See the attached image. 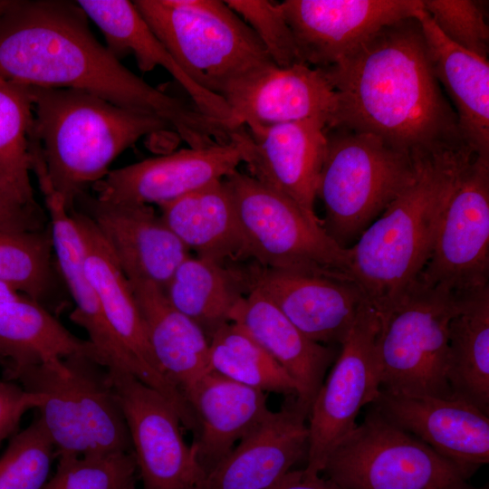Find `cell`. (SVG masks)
<instances>
[{
    "mask_svg": "<svg viewBox=\"0 0 489 489\" xmlns=\"http://www.w3.org/2000/svg\"><path fill=\"white\" fill-rule=\"evenodd\" d=\"M0 78L30 86L75 89L167 121L189 148H202L217 123L121 64L93 35L76 2L13 0L0 14Z\"/></svg>",
    "mask_w": 489,
    "mask_h": 489,
    "instance_id": "1",
    "label": "cell"
},
{
    "mask_svg": "<svg viewBox=\"0 0 489 489\" xmlns=\"http://www.w3.org/2000/svg\"><path fill=\"white\" fill-rule=\"evenodd\" d=\"M322 70L338 96L328 129L372 133L414 161L469 147L435 76L416 17L384 27Z\"/></svg>",
    "mask_w": 489,
    "mask_h": 489,
    "instance_id": "2",
    "label": "cell"
},
{
    "mask_svg": "<svg viewBox=\"0 0 489 489\" xmlns=\"http://www.w3.org/2000/svg\"><path fill=\"white\" fill-rule=\"evenodd\" d=\"M473 154L465 147L417 160L414 181L346 248L349 277L377 311L419 283L454 181Z\"/></svg>",
    "mask_w": 489,
    "mask_h": 489,
    "instance_id": "3",
    "label": "cell"
},
{
    "mask_svg": "<svg viewBox=\"0 0 489 489\" xmlns=\"http://www.w3.org/2000/svg\"><path fill=\"white\" fill-rule=\"evenodd\" d=\"M31 136L51 187L72 209L85 189L101 180L112 161L141 137L172 127L147 111L118 106L92 93L30 86Z\"/></svg>",
    "mask_w": 489,
    "mask_h": 489,
    "instance_id": "4",
    "label": "cell"
},
{
    "mask_svg": "<svg viewBox=\"0 0 489 489\" xmlns=\"http://www.w3.org/2000/svg\"><path fill=\"white\" fill-rule=\"evenodd\" d=\"M4 375L43 397L38 417L58 457L132 454L109 370L97 360L72 355L50 364L6 368Z\"/></svg>",
    "mask_w": 489,
    "mask_h": 489,
    "instance_id": "5",
    "label": "cell"
},
{
    "mask_svg": "<svg viewBox=\"0 0 489 489\" xmlns=\"http://www.w3.org/2000/svg\"><path fill=\"white\" fill-rule=\"evenodd\" d=\"M326 140L317 187L321 226L348 248L414 181L417 161L369 132L326 128Z\"/></svg>",
    "mask_w": 489,
    "mask_h": 489,
    "instance_id": "6",
    "label": "cell"
},
{
    "mask_svg": "<svg viewBox=\"0 0 489 489\" xmlns=\"http://www.w3.org/2000/svg\"><path fill=\"white\" fill-rule=\"evenodd\" d=\"M184 72L221 97L234 82L273 63L250 26L221 0H136Z\"/></svg>",
    "mask_w": 489,
    "mask_h": 489,
    "instance_id": "7",
    "label": "cell"
},
{
    "mask_svg": "<svg viewBox=\"0 0 489 489\" xmlns=\"http://www.w3.org/2000/svg\"><path fill=\"white\" fill-rule=\"evenodd\" d=\"M418 283L378 311L376 353L381 389L405 395H455L446 379L449 326L461 297Z\"/></svg>",
    "mask_w": 489,
    "mask_h": 489,
    "instance_id": "8",
    "label": "cell"
},
{
    "mask_svg": "<svg viewBox=\"0 0 489 489\" xmlns=\"http://www.w3.org/2000/svg\"><path fill=\"white\" fill-rule=\"evenodd\" d=\"M224 181L232 194L251 262L270 269L351 281L346 248L291 199L237 170Z\"/></svg>",
    "mask_w": 489,
    "mask_h": 489,
    "instance_id": "9",
    "label": "cell"
},
{
    "mask_svg": "<svg viewBox=\"0 0 489 489\" xmlns=\"http://www.w3.org/2000/svg\"><path fill=\"white\" fill-rule=\"evenodd\" d=\"M322 472L342 489H441L469 476L373 407Z\"/></svg>",
    "mask_w": 489,
    "mask_h": 489,
    "instance_id": "10",
    "label": "cell"
},
{
    "mask_svg": "<svg viewBox=\"0 0 489 489\" xmlns=\"http://www.w3.org/2000/svg\"><path fill=\"white\" fill-rule=\"evenodd\" d=\"M378 311L367 302L358 313L308 414L309 475H319L335 446L357 426L361 408L379 398L381 385L376 353Z\"/></svg>",
    "mask_w": 489,
    "mask_h": 489,
    "instance_id": "11",
    "label": "cell"
},
{
    "mask_svg": "<svg viewBox=\"0 0 489 489\" xmlns=\"http://www.w3.org/2000/svg\"><path fill=\"white\" fill-rule=\"evenodd\" d=\"M489 158L473 154L459 170L419 283L455 295L488 284Z\"/></svg>",
    "mask_w": 489,
    "mask_h": 489,
    "instance_id": "12",
    "label": "cell"
},
{
    "mask_svg": "<svg viewBox=\"0 0 489 489\" xmlns=\"http://www.w3.org/2000/svg\"><path fill=\"white\" fill-rule=\"evenodd\" d=\"M129 429L143 489H202L206 473L181 421L159 392L131 373L108 369Z\"/></svg>",
    "mask_w": 489,
    "mask_h": 489,
    "instance_id": "13",
    "label": "cell"
},
{
    "mask_svg": "<svg viewBox=\"0 0 489 489\" xmlns=\"http://www.w3.org/2000/svg\"><path fill=\"white\" fill-rule=\"evenodd\" d=\"M300 61L336 65L384 27L416 17L422 0H284L279 2Z\"/></svg>",
    "mask_w": 489,
    "mask_h": 489,
    "instance_id": "14",
    "label": "cell"
},
{
    "mask_svg": "<svg viewBox=\"0 0 489 489\" xmlns=\"http://www.w3.org/2000/svg\"><path fill=\"white\" fill-rule=\"evenodd\" d=\"M326 124L311 119L230 132L250 176L291 199L312 221L326 150Z\"/></svg>",
    "mask_w": 489,
    "mask_h": 489,
    "instance_id": "15",
    "label": "cell"
},
{
    "mask_svg": "<svg viewBox=\"0 0 489 489\" xmlns=\"http://www.w3.org/2000/svg\"><path fill=\"white\" fill-rule=\"evenodd\" d=\"M71 211L83 241L85 273L110 328L134 362L137 379L165 397L182 425L191 427L193 412L183 393L166 377L154 358L127 276L92 220L86 214Z\"/></svg>",
    "mask_w": 489,
    "mask_h": 489,
    "instance_id": "16",
    "label": "cell"
},
{
    "mask_svg": "<svg viewBox=\"0 0 489 489\" xmlns=\"http://www.w3.org/2000/svg\"><path fill=\"white\" fill-rule=\"evenodd\" d=\"M221 98L231 116V131L316 119L330 126L337 92L321 68L305 63H271L230 84Z\"/></svg>",
    "mask_w": 489,
    "mask_h": 489,
    "instance_id": "17",
    "label": "cell"
},
{
    "mask_svg": "<svg viewBox=\"0 0 489 489\" xmlns=\"http://www.w3.org/2000/svg\"><path fill=\"white\" fill-rule=\"evenodd\" d=\"M372 407L469 476L489 462L488 414L463 398L381 389Z\"/></svg>",
    "mask_w": 489,
    "mask_h": 489,
    "instance_id": "18",
    "label": "cell"
},
{
    "mask_svg": "<svg viewBox=\"0 0 489 489\" xmlns=\"http://www.w3.org/2000/svg\"><path fill=\"white\" fill-rule=\"evenodd\" d=\"M243 163L232 143L185 149L109 171L92 187L101 201L158 206L216 180Z\"/></svg>",
    "mask_w": 489,
    "mask_h": 489,
    "instance_id": "19",
    "label": "cell"
},
{
    "mask_svg": "<svg viewBox=\"0 0 489 489\" xmlns=\"http://www.w3.org/2000/svg\"><path fill=\"white\" fill-rule=\"evenodd\" d=\"M250 290L256 289L307 338L341 344L369 302L356 283L324 276L265 268L249 262Z\"/></svg>",
    "mask_w": 489,
    "mask_h": 489,
    "instance_id": "20",
    "label": "cell"
},
{
    "mask_svg": "<svg viewBox=\"0 0 489 489\" xmlns=\"http://www.w3.org/2000/svg\"><path fill=\"white\" fill-rule=\"evenodd\" d=\"M76 200L85 203L86 215L128 279L148 281L164 290L189 256V250L150 205L105 202L85 193Z\"/></svg>",
    "mask_w": 489,
    "mask_h": 489,
    "instance_id": "21",
    "label": "cell"
},
{
    "mask_svg": "<svg viewBox=\"0 0 489 489\" xmlns=\"http://www.w3.org/2000/svg\"><path fill=\"white\" fill-rule=\"evenodd\" d=\"M307 415L292 405L272 411L207 473L202 489H266L307 456Z\"/></svg>",
    "mask_w": 489,
    "mask_h": 489,
    "instance_id": "22",
    "label": "cell"
},
{
    "mask_svg": "<svg viewBox=\"0 0 489 489\" xmlns=\"http://www.w3.org/2000/svg\"><path fill=\"white\" fill-rule=\"evenodd\" d=\"M184 396L197 421L192 446L206 475L272 412L264 392L213 370L199 378Z\"/></svg>",
    "mask_w": 489,
    "mask_h": 489,
    "instance_id": "23",
    "label": "cell"
},
{
    "mask_svg": "<svg viewBox=\"0 0 489 489\" xmlns=\"http://www.w3.org/2000/svg\"><path fill=\"white\" fill-rule=\"evenodd\" d=\"M37 180L48 211L57 265L75 303L71 321L84 329L107 369L125 370L136 377L134 362L110 328L85 273L83 241L71 209L45 175Z\"/></svg>",
    "mask_w": 489,
    "mask_h": 489,
    "instance_id": "24",
    "label": "cell"
},
{
    "mask_svg": "<svg viewBox=\"0 0 489 489\" xmlns=\"http://www.w3.org/2000/svg\"><path fill=\"white\" fill-rule=\"evenodd\" d=\"M230 322L251 335L294 380V404L308 417L335 350L307 338L256 289L238 302Z\"/></svg>",
    "mask_w": 489,
    "mask_h": 489,
    "instance_id": "25",
    "label": "cell"
},
{
    "mask_svg": "<svg viewBox=\"0 0 489 489\" xmlns=\"http://www.w3.org/2000/svg\"><path fill=\"white\" fill-rule=\"evenodd\" d=\"M102 32L109 52L119 61L132 54L141 72L165 68L186 90L197 109L230 130L231 116L225 101L197 85L153 33L133 1L76 2Z\"/></svg>",
    "mask_w": 489,
    "mask_h": 489,
    "instance_id": "26",
    "label": "cell"
},
{
    "mask_svg": "<svg viewBox=\"0 0 489 489\" xmlns=\"http://www.w3.org/2000/svg\"><path fill=\"white\" fill-rule=\"evenodd\" d=\"M422 28L435 76L449 96L466 144L489 158V62L448 40L422 8Z\"/></svg>",
    "mask_w": 489,
    "mask_h": 489,
    "instance_id": "27",
    "label": "cell"
},
{
    "mask_svg": "<svg viewBox=\"0 0 489 489\" xmlns=\"http://www.w3.org/2000/svg\"><path fill=\"white\" fill-rule=\"evenodd\" d=\"M158 206L167 225L197 256L227 265L251 262L235 202L224 179Z\"/></svg>",
    "mask_w": 489,
    "mask_h": 489,
    "instance_id": "28",
    "label": "cell"
},
{
    "mask_svg": "<svg viewBox=\"0 0 489 489\" xmlns=\"http://www.w3.org/2000/svg\"><path fill=\"white\" fill-rule=\"evenodd\" d=\"M128 280L154 358L184 395L199 378L211 371L209 340L197 323L168 302L159 286L144 280Z\"/></svg>",
    "mask_w": 489,
    "mask_h": 489,
    "instance_id": "29",
    "label": "cell"
},
{
    "mask_svg": "<svg viewBox=\"0 0 489 489\" xmlns=\"http://www.w3.org/2000/svg\"><path fill=\"white\" fill-rule=\"evenodd\" d=\"M72 355H85L105 366L89 340L73 335L41 303L24 295L0 302V365L4 369L54 363Z\"/></svg>",
    "mask_w": 489,
    "mask_h": 489,
    "instance_id": "30",
    "label": "cell"
},
{
    "mask_svg": "<svg viewBox=\"0 0 489 489\" xmlns=\"http://www.w3.org/2000/svg\"><path fill=\"white\" fill-rule=\"evenodd\" d=\"M247 264L227 265L189 255L178 265L164 292L209 340L230 322L234 308L250 292Z\"/></svg>",
    "mask_w": 489,
    "mask_h": 489,
    "instance_id": "31",
    "label": "cell"
},
{
    "mask_svg": "<svg viewBox=\"0 0 489 489\" xmlns=\"http://www.w3.org/2000/svg\"><path fill=\"white\" fill-rule=\"evenodd\" d=\"M446 379L453 393L489 411V286L463 295L451 320Z\"/></svg>",
    "mask_w": 489,
    "mask_h": 489,
    "instance_id": "32",
    "label": "cell"
},
{
    "mask_svg": "<svg viewBox=\"0 0 489 489\" xmlns=\"http://www.w3.org/2000/svg\"><path fill=\"white\" fill-rule=\"evenodd\" d=\"M211 370L263 392L297 396L289 374L242 327L228 322L209 339Z\"/></svg>",
    "mask_w": 489,
    "mask_h": 489,
    "instance_id": "33",
    "label": "cell"
},
{
    "mask_svg": "<svg viewBox=\"0 0 489 489\" xmlns=\"http://www.w3.org/2000/svg\"><path fill=\"white\" fill-rule=\"evenodd\" d=\"M33 123L29 85L0 78V177L27 203H36L29 175Z\"/></svg>",
    "mask_w": 489,
    "mask_h": 489,
    "instance_id": "34",
    "label": "cell"
},
{
    "mask_svg": "<svg viewBox=\"0 0 489 489\" xmlns=\"http://www.w3.org/2000/svg\"><path fill=\"white\" fill-rule=\"evenodd\" d=\"M49 226L34 232L0 231V282L39 303L54 287Z\"/></svg>",
    "mask_w": 489,
    "mask_h": 489,
    "instance_id": "35",
    "label": "cell"
},
{
    "mask_svg": "<svg viewBox=\"0 0 489 489\" xmlns=\"http://www.w3.org/2000/svg\"><path fill=\"white\" fill-rule=\"evenodd\" d=\"M54 446L37 417L12 436L0 456V489H44Z\"/></svg>",
    "mask_w": 489,
    "mask_h": 489,
    "instance_id": "36",
    "label": "cell"
},
{
    "mask_svg": "<svg viewBox=\"0 0 489 489\" xmlns=\"http://www.w3.org/2000/svg\"><path fill=\"white\" fill-rule=\"evenodd\" d=\"M44 489H132L137 470L133 454L61 456Z\"/></svg>",
    "mask_w": 489,
    "mask_h": 489,
    "instance_id": "37",
    "label": "cell"
},
{
    "mask_svg": "<svg viewBox=\"0 0 489 489\" xmlns=\"http://www.w3.org/2000/svg\"><path fill=\"white\" fill-rule=\"evenodd\" d=\"M423 8L438 30L459 47L487 59L489 28L484 2L473 0H422Z\"/></svg>",
    "mask_w": 489,
    "mask_h": 489,
    "instance_id": "38",
    "label": "cell"
},
{
    "mask_svg": "<svg viewBox=\"0 0 489 489\" xmlns=\"http://www.w3.org/2000/svg\"><path fill=\"white\" fill-rule=\"evenodd\" d=\"M225 2L254 32L275 65L288 67L301 62L292 30L279 2L270 0Z\"/></svg>",
    "mask_w": 489,
    "mask_h": 489,
    "instance_id": "39",
    "label": "cell"
},
{
    "mask_svg": "<svg viewBox=\"0 0 489 489\" xmlns=\"http://www.w3.org/2000/svg\"><path fill=\"white\" fill-rule=\"evenodd\" d=\"M45 222V214L37 202H24L0 177V231H40L49 226Z\"/></svg>",
    "mask_w": 489,
    "mask_h": 489,
    "instance_id": "40",
    "label": "cell"
},
{
    "mask_svg": "<svg viewBox=\"0 0 489 489\" xmlns=\"http://www.w3.org/2000/svg\"><path fill=\"white\" fill-rule=\"evenodd\" d=\"M43 401L40 394L24 389L11 380H0V444L12 436L23 416L38 409Z\"/></svg>",
    "mask_w": 489,
    "mask_h": 489,
    "instance_id": "41",
    "label": "cell"
},
{
    "mask_svg": "<svg viewBox=\"0 0 489 489\" xmlns=\"http://www.w3.org/2000/svg\"><path fill=\"white\" fill-rule=\"evenodd\" d=\"M266 489H342L328 478L309 475L302 470H291Z\"/></svg>",
    "mask_w": 489,
    "mask_h": 489,
    "instance_id": "42",
    "label": "cell"
},
{
    "mask_svg": "<svg viewBox=\"0 0 489 489\" xmlns=\"http://www.w3.org/2000/svg\"><path fill=\"white\" fill-rule=\"evenodd\" d=\"M20 295L22 294L18 293L4 283L0 282V302L14 299L19 297Z\"/></svg>",
    "mask_w": 489,
    "mask_h": 489,
    "instance_id": "43",
    "label": "cell"
},
{
    "mask_svg": "<svg viewBox=\"0 0 489 489\" xmlns=\"http://www.w3.org/2000/svg\"><path fill=\"white\" fill-rule=\"evenodd\" d=\"M441 489H478L466 483L465 480L454 482Z\"/></svg>",
    "mask_w": 489,
    "mask_h": 489,
    "instance_id": "44",
    "label": "cell"
},
{
    "mask_svg": "<svg viewBox=\"0 0 489 489\" xmlns=\"http://www.w3.org/2000/svg\"><path fill=\"white\" fill-rule=\"evenodd\" d=\"M12 1L13 0H0V14L11 5Z\"/></svg>",
    "mask_w": 489,
    "mask_h": 489,
    "instance_id": "45",
    "label": "cell"
}]
</instances>
